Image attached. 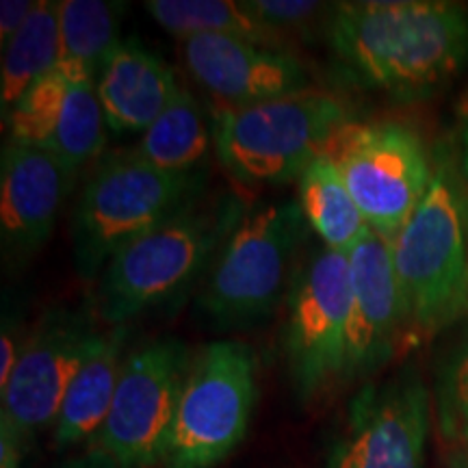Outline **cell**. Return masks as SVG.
<instances>
[{"instance_id":"obj_28","label":"cell","mask_w":468,"mask_h":468,"mask_svg":"<svg viewBox=\"0 0 468 468\" xmlns=\"http://www.w3.org/2000/svg\"><path fill=\"white\" fill-rule=\"evenodd\" d=\"M58 468H120L115 464V460L109 453H104L102 449L91 447L85 453L76 455V458L63 462Z\"/></svg>"},{"instance_id":"obj_6","label":"cell","mask_w":468,"mask_h":468,"mask_svg":"<svg viewBox=\"0 0 468 468\" xmlns=\"http://www.w3.org/2000/svg\"><path fill=\"white\" fill-rule=\"evenodd\" d=\"M349 122L338 98L313 87L251 107L219 109L215 150L239 185L278 186L300 178Z\"/></svg>"},{"instance_id":"obj_11","label":"cell","mask_w":468,"mask_h":468,"mask_svg":"<svg viewBox=\"0 0 468 468\" xmlns=\"http://www.w3.org/2000/svg\"><path fill=\"white\" fill-rule=\"evenodd\" d=\"M96 313L87 308H50L28 332L20 360L3 388L0 423L27 444L55 427L69 384L101 341Z\"/></svg>"},{"instance_id":"obj_9","label":"cell","mask_w":468,"mask_h":468,"mask_svg":"<svg viewBox=\"0 0 468 468\" xmlns=\"http://www.w3.org/2000/svg\"><path fill=\"white\" fill-rule=\"evenodd\" d=\"M193 354L176 336L128 351L113 403L93 447L120 468L163 466Z\"/></svg>"},{"instance_id":"obj_12","label":"cell","mask_w":468,"mask_h":468,"mask_svg":"<svg viewBox=\"0 0 468 468\" xmlns=\"http://www.w3.org/2000/svg\"><path fill=\"white\" fill-rule=\"evenodd\" d=\"M430 393L417 367L362 386L325 468H423Z\"/></svg>"},{"instance_id":"obj_10","label":"cell","mask_w":468,"mask_h":468,"mask_svg":"<svg viewBox=\"0 0 468 468\" xmlns=\"http://www.w3.org/2000/svg\"><path fill=\"white\" fill-rule=\"evenodd\" d=\"M349 297L347 254L321 248L297 267L286 297L284 356L302 401L345 378Z\"/></svg>"},{"instance_id":"obj_29","label":"cell","mask_w":468,"mask_h":468,"mask_svg":"<svg viewBox=\"0 0 468 468\" xmlns=\"http://www.w3.org/2000/svg\"><path fill=\"white\" fill-rule=\"evenodd\" d=\"M460 139H462V169L468 180V93L460 107Z\"/></svg>"},{"instance_id":"obj_20","label":"cell","mask_w":468,"mask_h":468,"mask_svg":"<svg viewBox=\"0 0 468 468\" xmlns=\"http://www.w3.org/2000/svg\"><path fill=\"white\" fill-rule=\"evenodd\" d=\"M297 193L306 224L324 241V248L349 254L368 230L335 163L321 154L297 178Z\"/></svg>"},{"instance_id":"obj_23","label":"cell","mask_w":468,"mask_h":468,"mask_svg":"<svg viewBox=\"0 0 468 468\" xmlns=\"http://www.w3.org/2000/svg\"><path fill=\"white\" fill-rule=\"evenodd\" d=\"M0 109L7 120L27 91L57 68L58 58V3H35L28 20L3 50Z\"/></svg>"},{"instance_id":"obj_3","label":"cell","mask_w":468,"mask_h":468,"mask_svg":"<svg viewBox=\"0 0 468 468\" xmlns=\"http://www.w3.org/2000/svg\"><path fill=\"white\" fill-rule=\"evenodd\" d=\"M408 332L430 338L468 310V210L458 185L438 167L430 191L390 241Z\"/></svg>"},{"instance_id":"obj_2","label":"cell","mask_w":468,"mask_h":468,"mask_svg":"<svg viewBox=\"0 0 468 468\" xmlns=\"http://www.w3.org/2000/svg\"><path fill=\"white\" fill-rule=\"evenodd\" d=\"M245 213L237 193L193 197L109 261L96 280L93 313L115 327L180 302L210 271Z\"/></svg>"},{"instance_id":"obj_5","label":"cell","mask_w":468,"mask_h":468,"mask_svg":"<svg viewBox=\"0 0 468 468\" xmlns=\"http://www.w3.org/2000/svg\"><path fill=\"white\" fill-rule=\"evenodd\" d=\"M303 226L306 218L297 202H271L243 215L200 295L204 319L215 330H243L276 313L300 267Z\"/></svg>"},{"instance_id":"obj_7","label":"cell","mask_w":468,"mask_h":468,"mask_svg":"<svg viewBox=\"0 0 468 468\" xmlns=\"http://www.w3.org/2000/svg\"><path fill=\"white\" fill-rule=\"evenodd\" d=\"M259 360L241 341H213L193 354L163 468H215L248 434Z\"/></svg>"},{"instance_id":"obj_26","label":"cell","mask_w":468,"mask_h":468,"mask_svg":"<svg viewBox=\"0 0 468 468\" xmlns=\"http://www.w3.org/2000/svg\"><path fill=\"white\" fill-rule=\"evenodd\" d=\"M28 332L22 327V317L16 306L5 303L3 310V330H0V390L9 382L11 373L20 360L25 349Z\"/></svg>"},{"instance_id":"obj_16","label":"cell","mask_w":468,"mask_h":468,"mask_svg":"<svg viewBox=\"0 0 468 468\" xmlns=\"http://www.w3.org/2000/svg\"><path fill=\"white\" fill-rule=\"evenodd\" d=\"M11 139L42 148L74 174L98 159L107 144L96 85L72 83L57 69L37 80L5 120Z\"/></svg>"},{"instance_id":"obj_14","label":"cell","mask_w":468,"mask_h":468,"mask_svg":"<svg viewBox=\"0 0 468 468\" xmlns=\"http://www.w3.org/2000/svg\"><path fill=\"white\" fill-rule=\"evenodd\" d=\"M185 66L221 109H241L313 90L303 63L289 50L232 35H197L180 42Z\"/></svg>"},{"instance_id":"obj_19","label":"cell","mask_w":468,"mask_h":468,"mask_svg":"<svg viewBox=\"0 0 468 468\" xmlns=\"http://www.w3.org/2000/svg\"><path fill=\"white\" fill-rule=\"evenodd\" d=\"M124 3L63 0L58 3L57 72L72 83L96 85L104 63L117 48Z\"/></svg>"},{"instance_id":"obj_22","label":"cell","mask_w":468,"mask_h":468,"mask_svg":"<svg viewBox=\"0 0 468 468\" xmlns=\"http://www.w3.org/2000/svg\"><path fill=\"white\" fill-rule=\"evenodd\" d=\"M145 11L163 31L180 42L197 35H232L248 42L286 50V42L276 31L248 9V3L234 0H150Z\"/></svg>"},{"instance_id":"obj_1","label":"cell","mask_w":468,"mask_h":468,"mask_svg":"<svg viewBox=\"0 0 468 468\" xmlns=\"http://www.w3.org/2000/svg\"><path fill=\"white\" fill-rule=\"evenodd\" d=\"M325 37L356 83L408 101L464 69L468 11L447 0L335 3Z\"/></svg>"},{"instance_id":"obj_24","label":"cell","mask_w":468,"mask_h":468,"mask_svg":"<svg viewBox=\"0 0 468 468\" xmlns=\"http://www.w3.org/2000/svg\"><path fill=\"white\" fill-rule=\"evenodd\" d=\"M436 419L444 441L468 447V335L438 367Z\"/></svg>"},{"instance_id":"obj_4","label":"cell","mask_w":468,"mask_h":468,"mask_svg":"<svg viewBox=\"0 0 468 468\" xmlns=\"http://www.w3.org/2000/svg\"><path fill=\"white\" fill-rule=\"evenodd\" d=\"M197 174H167L137 152H117L98 165L72 213L76 273L93 282L109 261L202 193Z\"/></svg>"},{"instance_id":"obj_8","label":"cell","mask_w":468,"mask_h":468,"mask_svg":"<svg viewBox=\"0 0 468 468\" xmlns=\"http://www.w3.org/2000/svg\"><path fill=\"white\" fill-rule=\"evenodd\" d=\"M335 163L362 218L393 241L430 191L434 174L423 142L397 122H349L327 142Z\"/></svg>"},{"instance_id":"obj_15","label":"cell","mask_w":468,"mask_h":468,"mask_svg":"<svg viewBox=\"0 0 468 468\" xmlns=\"http://www.w3.org/2000/svg\"><path fill=\"white\" fill-rule=\"evenodd\" d=\"M76 176L55 154L9 139L0 159V241L9 262L44 248Z\"/></svg>"},{"instance_id":"obj_30","label":"cell","mask_w":468,"mask_h":468,"mask_svg":"<svg viewBox=\"0 0 468 468\" xmlns=\"http://www.w3.org/2000/svg\"><path fill=\"white\" fill-rule=\"evenodd\" d=\"M447 468H468V447H462V452L447 462Z\"/></svg>"},{"instance_id":"obj_17","label":"cell","mask_w":468,"mask_h":468,"mask_svg":"<svg viewBox=\"0 0 468 468\" xmlns=\"http://www.w3.org/2000/svg\"><path fill=\"white\" fill-rule=\"evenodd\" d=\"M178 91L174 69L139 39H122L96 80L107 128L117 134L148 131Z\"/></svg>"},{"instance_id":"obj_21","label":"cell","mask_w":468,"mask_h":468,"mask_svg":"<svg viewBox=\"0 0 468 468\" xmlns=\"http://www.w3.org/2000/svg\"><path fill=\"white\" fill-rule=\"evenodd\" d=\"M210 128L204 107L180 87L172 104L139 139L144 161L167 174H197L210 148Z\"/></svg>"},{"instance_id":"obj_18","label":"cell","mask_w":468,"mask_h":468,"mask_svg":"<svg viewBox=\"0 0 468 468\" xmlns=\"http://www.w3.org/2000/svg\"><path fill=\"white\" fill-rule=\"evenodd\" d=\"M128 325H115L102 332L90 358L76 373L52 427V442L57 449H69L91 438L96 441L101 434L128 356Z\"/></svg>"},{"instance_id":"obj_25","label":"cell","mask_w":468,"mask_h":468,"mask_svg":"<svg viewBox=\"0 0 468 468\" xmlns=\"http://www.w3.org/2000/svg\"><path fill=\"white\" fill-rule=\"evenodd\" d=\"M248 9L262 25L276 31L284 42L291 35L308 37L313 28L321 27V17L327 20L332 14V5L303 3V0H245Z\"/></svg>"},{"instance_id":"obj_27","label":"cell","mask_w":468,"mask_h":468,"mask_svg":"<svg viewBox=\"0 0 468 468\" xmlns=\"http://www.w3.org/2000/svg\"><path fill=\"white\" fill-rule=\"evenodd\" d=\"M33 7L35 3L31 0H3V5H0V44H3V50L7 48L14 35L28 20Z\"/></svg>"},{"instance_id":"obj_13","label":"cell","mask_w":468,"mask_h":468,"mask_svg":"<svg viewBox=\"0 0 468 468\" xmlns=\"http://www.w3.org/2000/svg\"><path fill=\"white\" fill-rule=\"evenodd\" d=\"M349 325L345 379L371 376L410 336L390 241L368 228L349 251Z\"/></svg>"}]
</instances>
